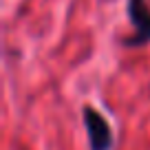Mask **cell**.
I'll return each mask as SVG.
<instances>
[{
  "label": "cell",
  "instance_id": "cell-2",
  "mask_svg": "<svg viewBox=\"0 0 150 150\" xmlns=\"http://www.w3.org/2000/svg\"><path fill=\"white\" fill-rule=\"evenodd\" d=\"M128 20L135 27V35L124 38L122 44L128 49H139L150 44V9H148V0H128L126 5Z\"/></svg>",
  "mask_w": 150,
  "mask_h": 150
},
{
  "label": "cell",
  "instance_id": "cell-1",
  "mask_svg": "<svg viewBox=\"0 0 150 150\" xmlns=\"http://www.w3.org/2000/svg\"><path fill=\"white\" fill-rule=\"evenodd\" d=\"M82 119H84L86 132H88L91 150H112L115 135H112L110 124L106 122L102 112L95 110L93 106H84L82 108Z\"/></svg>",
  "mask_w": 150,
  "mask_h": 150
}]
</instances>
